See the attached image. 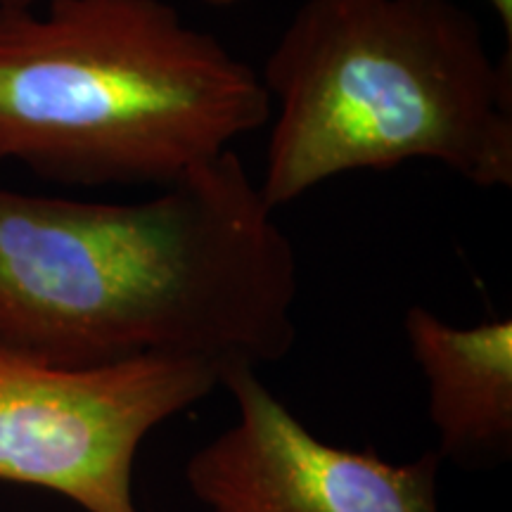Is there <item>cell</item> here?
<instances>
[{
    "label": "cell",
    "instance_id": "cell-1",
    "mask_svg": "<svg viewBox=\"0 0 512 512\" xmlns=\"http://www.w3.org/2000/svg\"><path fill=\"white\" fill-rule=\"evenodd\" d=\"M299 261L230 150L136 202L0 188V347L60 368L259 370L297 342Z\"/></svg>",
    "mask_w": 512,
    "mask_h": 512
},
{
    "label": "cell",
    "instance_id": "cell-2",
    "mask_svg": "<svg viewBox=\"0 0 512 512\" xmlns=\"http://www.w3.org/2000/svg\"><path fill=\"white\" fill-rule=\"evenodd\" d=\"M268 121L261 74L166 0L0 10V164L162 190Z\"/></svg>",
    "mask_w": 512,
    "mask_h": 512
},
{
    "label": "cell",
    "instance_id": "cell-3",
    "mask_svg": "<svg viewBox=\"0 0 512 512\" xmlns=\"http://www.w3.org/2000/svg\"><path fill=\"white\" fill-rule=\"evenodd\" d=\"M273 211L330 178L437 162L512 188V53L456 0H304L261 72Z\"/></svg>",
    "mask_w": 512,
    "mask_h": 512
},
{
    "label": "cell",
    "instance_id": "cell-4",
    "mask_svg": "<svg viewBox=\"0 0 512 512\" xmlns=\"http://www.w3.org/2000/svg\"><path fill=\"white\" fill-rule=\"evenodd\" d=\"M221 387L183 358L60 368L0 347V482L69 498L83 512H138L143 441Z\"/></svg>",
    "mask_w": 512,
    "mask_h": 512
},
{
    "label": "cell",
    "instance_id": "cell-5",
    "mask_svg": "<svg viewBox=\"0 0 512 512\" xmlns=\"http://www.w3.org/2000/svg\"><path fill=\"white\" fill-rule=\"evenodd\" d=\"M221 387L238 420L185 465L207 512H439L437 451L396 465L373 448L325 444L256 368H228Z\"/></svg>",
    "mask_w": 512,
    "mask_h": 512
},
{
    "label": "cell",
    "instance_id": "cell-6",
    "mask_svg": "<svg viewBox=\"0 0 512 512\" xmlns=\"http://www.w3.org/2000/svg\"><path fill=\"white\" fill-rule=\"evenodd\" d=\"M403 335L427 384V415L439 458L494 467L512 453V320L458 328L427 306H411Z\"/></svg>",
    "mask_w": 512,
    "mask_h": 512
},
{
    "label": "cell",
    "instance_id": "cell-7",
    "mask_svg": "<svg viewBox=\"0 0 512 512\" xmlns=\"http://www.w3.org/2000/svg\"><path fill=\"white\" fill-rule=\"evenodd\" d=\"M486 3H489V8L494 10L498 24H501L505 43H508L505 48L512 50V0H486Z\"/></svg>",
    "mask_w": 512,
    "mask_h": 512
},
{
    "label": "cell",
    "instance_id": "cell-8",
    "mask_svg": "<svg viewBox=\"0 0 512 512\" xmlns=\"http://www.w3.org/2000/svg\"><path fill=\"white\" fill-rule=\"evenodd\" d=\"M43 0H0V10L5 8H36Z\"/></svg>",
    "mask_w": 512,
    "mask_h": 512
},
{
    "label": "cell",
    "instance_id": "cell-9",
    "mask_svg": "<svg viewBox=\"0 0 512 512\" xmlns=\"http://www.w3.org/2000/svg\"><path fill=\"white\" fill-rule=\"evenodd\" d=\"M197 3L209 5V8H235V5H245L249 0H197Z\"/></svg>",
    "mask_w": 512,
    "mask_h": 512
}]
</instances>
